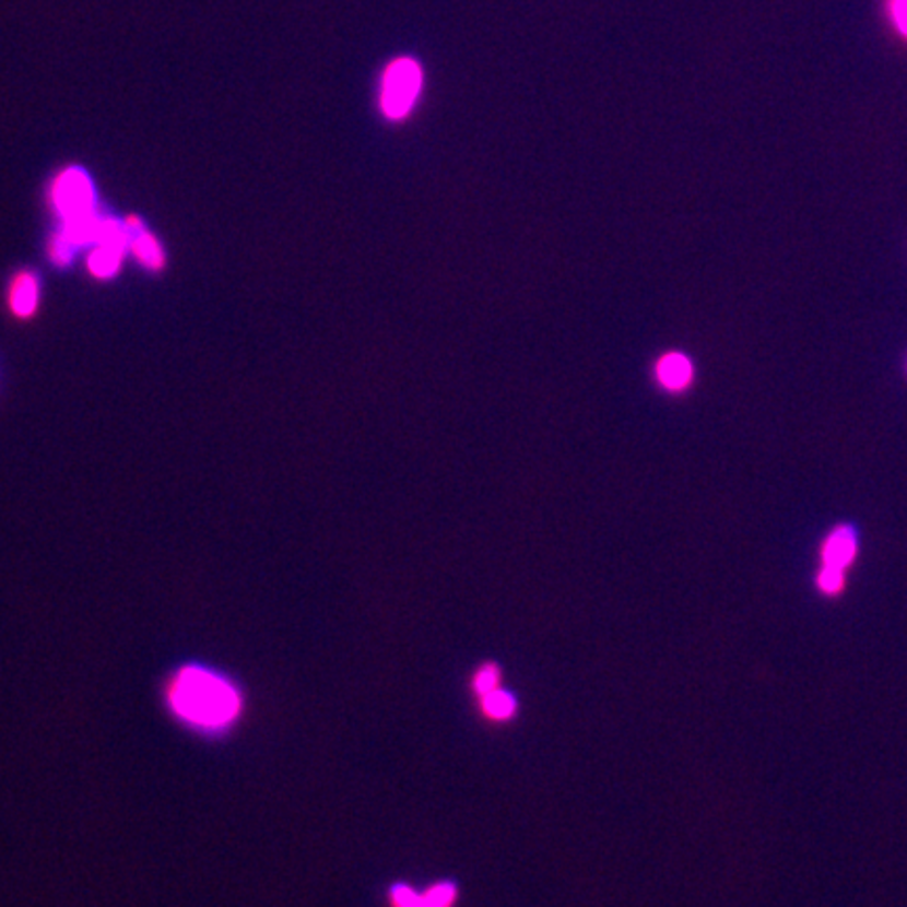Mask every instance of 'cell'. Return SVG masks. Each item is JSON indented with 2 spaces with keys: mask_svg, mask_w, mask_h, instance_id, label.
<instances>
[{
  "mask_svg": "<svg viewBox=\"0 0 907 907\" xmlns=\"http://www.w3.org/2000/svg\"><path fill=\"white\" fill-rule=\"evenodd\" d=\"M166 706L189 729L221 735L240 721L244 697L238 685L223 672L186 664L168 679Z\"/></svg>",
  "mask_w": 907,
  "mask_h": 907,
  "instance_id": "1",
  "label": "cell"
},
{
  "mask_svg": "<svg viewBox=\"0 0 907 907\" xmlns=\"http://www.w3.org/2000/svg\"><path fill=\"white\" fill-rule=\"evenodd\" d=\"M51 200L55 211L63 221L95 213V189L81 168H68L55 179Z\"/></svg>",
  "mask_w": 907,
  "mask_h": 907,
  "instance_id": "2",
  "label": "cell"
},
{
  "mask_svg": "<svg viewBox=\"0 0 907 907\" xmlns=\"http://www.w3.org/2000/svg\"><path fill=\"white\" fill-rule=\"evenodd\" d=\"M421 91V70L414 61L401 59L396 61L382 86V109L389 118H401L408 114V109L414 104L416 95Z\"/></svg>",
  "mask_w": 907,
  "mask_h": 907,
  "instance_id": "3",
  "label": "cell"
},
{
  "mask_svg": "<svg viewBox=\"0 0 907 907\" xmlns=\"http://www.w3.org/2000/svg\"><path fill=\"white\" fill-rule=\"evenodd\" d=\"M38 301H40V284H38V278L32 271H20L13 278L11 291H9L11 311L20 320H27V318H32L36 314Z\"/></svg>",
  "mask_w": 907,
  "mask_h": 907,
  "instance_id": "4",
  "label": "cell"
},
{
  "mask_svg": "<svg viewBox=\"0 0 907 907\" xmlns=\"http://www.w3.org/2000/svg\"><path fill=\"white\" fill-rule=\"evenodd\" d=\"M694 378L692 362L681 353H670L658 364V380L672 391L685 389Z\"/></svg>",
  "mask_w": 907,
  "mask_h": 907,
  "instance_id": "5",
  "label": "cell"
},
{
  "mask_svg": "<svg viewBox=\"0 0 907 907\" xmlns=\"http://www.w3.org/2000/svg\"><path fill=\"white\" fill-rule=\"evenodd\" d=\"M855 557V534L847 528L836 530L834 534L827 538L826 549H824V559H826L827 569H836L843 572Z\"/></svg>",
  "mask_w": 907,
  "mask_h": 907,
  "instance_id": "6",
  "label": "cell"
},
{
  "mask_svg": "<svg viewBox=\"0 0 907 907\" xmlns=\"http://www.w3.org/2000/svg\"><path fill=\"white\" fill-rule=\"evenodd\" d=\"M134 259L143 266V268L152 269V271H161L166 263L164 250H162L161 242L154 238V234L139 229L137 234H131V248Z\"/></svg>",
  "mask_w": 907,
  "mask_h": 907,
  "instance_id": "7",
  "label": "cell"
},
{
  "mask_svg": "<svg viewBox=\"0 0 907 907\" xmlns=\"http://www.w3.org/2000/svg\"><path fill=\"white\" fill-rule=\"evenodd\" d=\"M122 259H125V250H116L109 246H95V250L89 255L86 266L95 278L109 280L122 268Z\"/></svg>",
  "mask_w": 907,
  "mask_h": 907,
  "instance_id": "8",
  "label": "cell"
},
{
  "mask_svg": "<svg viewBox=\"0 0 907 907\" xmlns=\"http://www.w3.org/2000/svg\"><path fill=\"white\" fill-rule=\"evenodd\" d=\"M481 710L492 721H508L517 712V699L498 687L490 694L481 695Z\"/></svg>",
  "mask_w": 907,
  "mask_h": 907,
  "instance_id": "9",
  "label": "cell"
},
{
  "mask_svg": "<svg viewBox=\"0 0 907 907\" xmlns=\"http://www.w3.org/2000/svg\"><path fill=\"white\" fill-rule=\"evenodd\" d=\"M456 897H458V891L452 882H439V884L428 886L427 891H423L425 907H454Z\"/></svg>",
  "mask_w": 907,
  "mask_h": 907,
  "instance_id": "10",
  "label": "cell"
},
{
  "mask_svg": "<svg viewBox=\"0 0 907 907\" xmlns=\"http://www.w3.org/2000/svg\"><path fill=\"white\" fill-rule=\"evenodd\" d=\"M76 250H79V248H76L72 242L68 240L61 232H57L54 236V240L49 244V259L54 261L55 266L63 268V266H70V263H72V259H74Z\"/></svg>",
  "mask_w": 907,
  "mask_h": 907,
  "instance_id": "11",
  "label": "cell"
},
{
  "mask_svg": "<svg viewBox=\"0 0 907 907\" xmlns=\"http://www.w3.org/2000/svg\"><path fill=\"white\" fill-rule=\"evenodd\" d=\"M473 687L481 695L490 694L500 687V668L496 664H483L473 676Z\"/></svg>",
  "mask_w": 907,
  "mask_h": 907,
  "instance_id": "12",
  "label": "cell"
},
{
  "mask_svg": "<svg viewBox=\"0 0 907 907\" xmlns=\"http://www.w3.org/2000/svg\"><path fill=\"white\" fill-rule=\"evenodd\" d=\"M389 902H391V906L393 907H425L423 893H419L416 888H412L408 884H396V886H391Z\"/></svg>",
  "mask_w": 907,
  "mask_h": 907,
  "instance_id": "13",
  "label": "cell"
},
{
  "mask_svg": "<svg viewBox=\"0 0 907 907\" xmlns=\"http://www.w3.org/2000/svg\"><path fill=\"white\" fill-rule=\"evenodd\" d=\"M888 17L907 40V0H888Z\"/></svg>",
  "mask_w": 907,
  "mask_h": 907,
  "instance_id": "14",
  "label": "cell"
}]
</instances>
